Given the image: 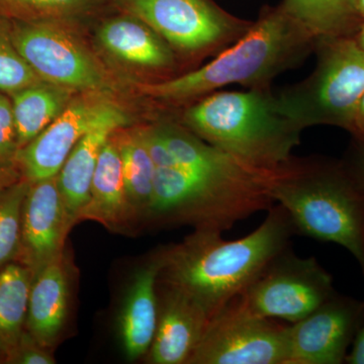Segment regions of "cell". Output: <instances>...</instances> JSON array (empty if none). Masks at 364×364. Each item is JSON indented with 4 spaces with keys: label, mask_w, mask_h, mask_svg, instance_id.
<instances>
[{
    "label": "cell",
    "mask_w": 364,
    "mask_h": 364,
    "mask_svg": "<svg viewBox=\"0 0 364 364\" xmlns=\"http://www.w3.org/2000/svg\"><path fill=\"white\" fill-rule=\"evenodd\" d=\"M267 212L262 224L243 238L228 241L220 232L195 230L166 246L158 282L186 294L212 318L289 247L296 232L286 210L274 203Z\"/></svg>",
    "instance_id": "obj_1"
},
{
    "label": "cell",
    "mask_w": 364,
    "mask_h": 364,
    "mask_svg": "<svg viewBox=\"0 0 364 364\" xmlns=\"http://www.w3.org/2000/svg\"><path fill=\"white\" fill-rule=\"evenodd\" d=\"M316 41L282 4L264 6L248 32L208 63L167 80L142 83L139 90L158 102L186 107L229 85L272 88L277 76L314 53Z\"/></svg>",
    "instance_id": "obj_2"
},
{
    "label": "cell",
    "mask_w": 364,
    "mask_h": 364,
    "mask_svg": "<svg viewBox=\"0 0 364 364\" xmlns=\"http://www.w3.org/2000/svg\"><path fill=\"white\" fill-rule=\"evenodd\" d=\"M267 170L254 168L228 153L198 168L156 167L147 226H191L223 233L274 205Z\"/></svg>",
    "instance_id": "obj_3"
},
{
    "label": "cell",
    "mask_w": 364,
    "mask_h": 364,
    "mask_svg": "<svg viewBox=\"0 0 364 364\" xmlns=\"http://www.w3.org/2000/svg\"><path fill=\"white\" fill-rule=\"evenodd\" d=\"M267 184L296 235L338 244L364 277V188L344 159L291 156L267 170Z\"/></svg>",
    "instance_id": "obj_4"
},
{
    "label": "cell",
    "mask_w": 364,
    "mask_h": 364,
    "mask_svg": "<svg viewBox=\"0 0 364 364\" xmlns=\"http://www.w3.org/2000/svg\"><path fill=\"white\" fill-rule=\"evenodd\" d=\"M179 123L218 149L261 170L275 168L293 156L303 133L277 111L272 88L210 93L186 105Z\"/></svg>",
    "instance_id": "obj_5"
},
{
    "label": "cell",
    "mask_w": 364,
    "mask_h": 364,
    "mask_svg": "<svg viewBox=\"0 0 364 364\" xmlns=\"http://www.w3.org/2000/svg\"><path fill=\"white\" fill-rule=\"evenodd\" d=\"M310 76L274 93L277 111L301 130L332 126L350 133L364 97V50L354 36L318 38Z\"/></svg>",
    "instance_id": "obj_6"
},
{
    "label": "cell",
    "mask_w": 364,
    "mask_h": 364,
    "mask_svg": "<svg viewBox=\"0 0 364 364\" xmlns=\"http://www.w3.org/2000/svg\"><path fill=\"white\" fill-rule=\"evenodd\" d=\"M119 4L153 28L176 57L214 58L253 23L228 13L213 0H119Z\"/></svg>",
    "instance_id": "obj_7"
},
{
    "label": "cell",
    "mask_w": 364,
    "mask_h": 364,
    "mask_svg": "<svg viewBox=\"0 0 364 364\" xmlns=\"http://www.w3.org/2000/svg\"><path fill=\"white\" fill-rule=\"evenodd\" d=\"M335 293L332 275L315 257H299L287 247L236 299L256 315L294 324Z\"/></svg>",
    "instance_id": "obj_8"
},
{
    "label": "cell",
    "mask_w": 364,
    "mask_h": 364,
    "mask_svg": "<svg viewBox=\"0 0 364 364\" xmlns=\"http://www.w3.org/2000/svg\"><path fill=\"white\" fill-rule=\"evenodd\" d=\"M289 327L234 299L210 318L188 364H287Z\"/></svg>",
    "instance_id": "obj_9"
},
{
    "label": "cell",
    "mask_w": 364,
    "mask_h": 364,
    "mask_svg": "<svg viewBox=\"0 0 364 364\" xmlns=\"http://www.w3.org/2000/svg\"><path fill=\"white\" fill-rule=\"evenodd\" d=\"M11 40L44 82L68 90L107 92L111 82L102 67L71 36L53 23L18 21Z\"/></svg>",
    "instance_id": "obj_10"
},
{
    "label": "cell",
    "mask_w": 364,
    "mask_h": 364,
    "mask_svg": "<svg viewBox=\"0 0 364 364\" xmlns=\"http://www.w3.org/2000/svg\"><path fill=\"white\" fill-rule=\"evenodd\" d=\"M364 323V301L338 293L289 325L287 364H342Z\"/></svg>",
    "instance_id": "obj_11"
},
{
    "label": "cell",
    "mask_w": 364,
    "mask_h": 364,
    "mask_svg": "<svg viewBox=\"0 0 364 364\" xmlns=\"http://www.w3.org/2000/svg\"><path fill=\"white\" fill-rule=\"evenodd\" d=\"M70 233L57 176L30 182L21 215V247L16 261L30 268L35 279L65 250Z\"/></svg>",
    "instance_id": "obj_12"
},
{
    "label": "cell",
    "mask_w": 364,
    "mask_h": 364,
    "mask_svg": "<svg viewBox=\"0 0 364 364\" xmlns=\"http://www.w3.org/2000/svg\"><path fill=\"white\" fill-rule=\"evenodd\" d=\"M111 102L80 100L71 102L53 123L18 150L14 163L30 182L58 176L71 151L95 126Z\"/></svg>",
    "instance_id": "obj_13"
},
{
    "label": "cell",
    "mask_w": 364,
    "mask_h": 364,
    "mask_svg": "<svg viewBox=\"0 0 364 364\" xmlns=\"http://www.w3.org/2000/svg\"><path fill=\"white\" fill-rule=\"evenodd\" d=\"M77 274L70 250L65 248L33 280L25 329L50 350L63 339L68 326Z\"/></svg>",
    "instance_id": "obj_14"
},
{
    "label": "cell",
    "mask_w": 364,
    "mask_h": 364,
    "mask_svg": "<svg viewBox=\"0 0 364 364\" xmlns=\"http://www.w3.org/2000/svg\"><path fill=\"white\" fill-rule=\"evenodd\" d=\"M158 317L147 355L150 364H188L210 318L186 294L157 282Z\"/></svg>",
    "instance_id": "obj_15"
},
{
    "label": "cell",
    "mask_w": 364,
    "mask_h": 364,
    "mask_svg": "<svg viewBox=\"0 0 364 364\" xmlns=\"http://www.w3.org/2000/svg\"><path fill=\"white\" fill-rule=\"evenodd\" d=\"M165 248L156 249L140 265L122 301L117 315V332L129 361L147 355L156 331L158 275L164 262Z\"/></svg>",
    "instance_id": "obj_16"
},
{
    "label": "cell",
    "mask_w": 364,
    "mask_h": 364,
    "mask_svg": "<svg viewBox=\"0 0 364 364\" xmlns=\"http://www.w3.org/2000/svg\"><path fill=\"white\" fill-rule=\"evenodd\" d=\"M128 123L127 114L117 105L109 104L95 126L76 144L60 170L57 178L70 231L90 198L100 151L111 136Z\"/></svg>",
    "instance_id": "obj_17"
},
{
    "label": "cell",
    "mask_w": 364,
    "mask_h": 364,
    "mask_svg": "<svg viewBox=\"0 0 364 364\" xmlns=\"http://www.w3.org/2000/svg\"><path fill=\"white\" fill-rule=\"evenodd\" d=\"M85 221L97 222L116 234L132 235L141 229L127 196L123 163L114 134L100 151L90 198L76 224Z\"/></svg>",
    "instance_id": "obj_18"
},
{
    "label": "cell",
    "mask_w": 364,
    "mask_h": 364,
    "mask_svg": "<svg viewBox=\"0 0 364 364\" xmlns=\"http://www.w3.org/2000/svg\"><path fill=\"white\" fill-rule=\"evenodd\" d=\"M102 47L116 58L156 72L173 70L177 57L169 45L136 16L105 21L98 30Z\"/></svg>",
    "instance_id": "obj_19"
},
{
    "label": "cell",
    "mask_w": 364,
    "mask_h": 364,
    "mask_svg": "<svg viewBox=\"0 0 364 364\" xmlns=\"http://www.w3.org/2000/svg\"><path fill=\"white\" fill-rule=\"evenodd\" d=\"M18 150L53 123L68 105L69 90L42 82L11 95Z\"/></svg>",
    "instance_id": "obj_20"
},
{
    "label": "cell",
    "mask_w": 364,
    "mask_h": 364,
    "mask_svg": "<svg viewBox=\"0 0 364 364\" xmlns=\"http://www.w3.org/2000/svg\"><path fill=\"white\" fill-rule=\"evenodd\" d=\"M127 196L140 228L147 226L154 196L155 166L150 156L144 129L117 136Z\"/></svg>",
    "instance_id": "obj_21"
},
{
    "label": "cell",
    "mask_w": 364,
    "mask_h": 364,
    "mask_svg": "<svg viewBox=\"0 0 364 364\" xmlns=\"http://www.w3.org/2000/svg\"><path fill=\"white\" fill-rule=\"evenodd\" d=\"M282 4L317 39L354 36L363 23L356 0H284Z\"/></svg>",
    "instance_id": "obj_22"
},
{
    "label": "cell",
    "mask_w": 364,
    "mask_h": 364,
    "mask_svg": "<svg viewBox=\"0 0 364 364\" xmlns=\"http://www.w3.org/2000/svg\"><path fill=\"white\" fill-rule=\"evenodd\" d=\"M33 280L30 268L18 261L0 268V336L9 346L25 331Z\"/></svg>",
    "instance_id": "obj_23"
},
{
    "label": "cell",
    "mask_w": 364,
    "mask_h": 364,
    "mask_svg": "<svg viewBox=\"0 0 364 364\" xmlns=\"http://www.w3.org/2000/svg\"><path fill=\"white\" fill-rule=\"evenodd\" d=\"M30 181L21 178L0 191V268L18 258L21 215Z\"/></svg>",
    "instance_id": "obj_24"
},
{
    "label": "cell",
    "mask_w": 364,
    "mask_h": 364,
    "mask_svg": "<svg viewBox=\"0 0 364 364\" xmlns=\"http://www.w3.org/2000/svg\"><path fill=\"white\" fill-rule=\"evenodd\" d=\"M42 82L14 46L11 28L0 21V92L14 95Z\"/></svg>",
    "instance_id": "obj_25"
},
{
    "label": "cell",
    "mask_w": 364,
    "mask_h": 364,
    "mask_svg": "<svg viewBox=\"0 0 364 364\" xmlns=\"http://www.w3.org/2000/svg\"><path fill=\"white\" fill-rule=\"evenodd\" d=\"M87 0H0V14L21 21L61 16L79 11Z\"/></svg>",
    "instance_id": "obj_26"
},
{
    "label": "cell",
    "mask_w": 364,
    "mask_h": 364,
    "mask_svg": "<svg viewBox=\"0 0 364 364\" xmlns=\"http://www.w3.org/2000/svg\"><path fill=\"white\" fill-rule=\"evenodd\" d=\"M52 352L41 346L25 329L18 341L11 345L4 363L55 364L56 359Z\"/></svg>",
    "instance_id": "obj_27"
},
{
    "label": "cell",
    "mask_w": 364,
    "mask_h": 364,
    "mask_svg": "<svg viewBox=\"0 0 364 364\" xmlns=\"http://www.w3.org/2000/svg\"><path fill=\"white\" fill-rule=\"evenodd\" d=\"M18 152L13 104L0 92V165L14 162Z\"/></svg>",
    "instance_id": "obj_28"
},
{
    "label": "cell",
    "mask_w": 364,
    "mask_h": 364,
    "mask_svg": "<svg viewBox=\"0 0 364 364\" xmlns=\"http://www.w3.org/2000/svg\"><path fill=\"white\" fill-rule=\"evenodd\" d=\"M344 161L364 188V144L354 140Z\"/></svg>",
    "instance_id": "obj_29"
},
{
    "label": "cell",
    "mask_w": 364,
    "mask_h": 364,
    "mask_svg": "<svg viewBox=\"0 0 364 364\" xmlns=\"http://www.w3.org/2000/svg\"><path fill=\"white\" fill-rule=\"evenodd\" d=\"M347 364H364V323L351 345V350L347 354Z\"/></svg>",
    "instance_id": "obj_30"
},
{
    "label": "cell",
    "mask_w": 364,
    "mask_h": 364,
    "mask_svg": "<svg viewBox=\"0 0 364 364\" xmlns=\"http://www.w3.org/2000/svg\"><path fill=\"white\" fill-rule=\"evenodd\" d=\"M21 173L16 163L0 165V191L20 181Z\"/></svg>",
    "instance_id": "obj_31"
},
{
    "label": "cell",
    "mask_w": 364,
    "mask_h": 364,
    "mask_svg": "<svg viewBox=\"0 0 364 364\" xmlns=\"http://www.w3.org/2000/svg\"><path fill=\"white\" fill-rule=\"evenodd\" d=\"M350 133L353 135L354 140L364 144V97L359 105Z\"/></svg>",
    "instance_id": "obj_32"
},
{
    "label": "cell",
    "mask_w": 364,
    "mask_h": 364,
    "mask_svg": "<svg viewBox=\"0 0 364 364\" xmlns=\"http://www.w3.org/2000/svg\"><path fill=\"white\" fill-rule=\"evenodd\" d=\"M9 348H11V346L7 343L6 340L0 336V360L2 363H4V360H6Z\"/></svg>",
    "instance_id": "obj_33"
},
{
    "label": "cell",
    "mask_w": 364,
    "mask_h": 364,
    "mask_svg": "<svg viewBox=\"0 0 364 364\" xmlns=\"http://www.w3.org/2000/svg\"><path fill=\"white\" fill-rule=\"evenodd\" d=\"M354 38L358 41L359 46L364 50V21L359 26L358 32L354 35Z\"/></svg>",
    "instance_id": "obj_34"
},
{
    "label": "cell",
    "mask_w": 364,
    "mask_h": 364,
    "mask_svg": "<svg viewBox=\"0 0 364 364\" xmlns=\"http://www.w3.org/2000/svg\"><path fill=\"white\" fill-rule=\"evenodd\" d=\"M358 1V9L361 18L364 21V0H356Z\"/></svg>",
    "instance_id": "obj_35"
},
{
    "label": "cell",
    "mask_w": 364,
    "mask_h": 364,
    "mask_svg": "<svg viewBox=\"0 0 364 364\" xmlns=\"http://www.w3.org/2000/svg\"><path fill=\"white\" fill-rule=\"evenodd\" d=\"M0 363H1V360H0Z\"/></svg>",
    "instance_id": "obj_36"
}]
</instances>
